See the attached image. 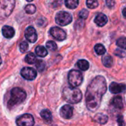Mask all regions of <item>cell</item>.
Listing matches in <instances>:
<instances>
[{
    "label": "cell",
    "instance_id": "1",
    "mask_svg": "<svg viewBox=\"0 0 126 126\" xmlns=\"http://www.w3.org/2000/svg\"><path fill=\"white\" fill-rule=\"evenodd\" d=\"M107 89L106 80L103 76L98 75L91 81L86 92V103L89 111H95L99 108Z\"/></svg>",
    "mask_w": 126,
    "mask_h": 126
},
{
    "label": "cell",
    "instance_id": "2",
    "mask_svg": "<svg viewBox=\"0 0 126 126\" xmlns=\"http://www.w3.org/2000/svg\"><path fill=\"white\" fill-rule=\"evenodd\" d=\"M63 98L67 102L71 104H76L81 101L83 94L80 90L71 87V86H66L63 88L62 92Z\"/></svg>",
    "mask_w": 126,
    "mask_h": 126
},
{
    "label": "cell",
    "instance_id": "3",
    "mask_svg": "<svg viewBox=\"0 0 126 126\" xmlns=\"http://www.w3.org/2000/svg\"><path fill=\"white\" fill-rule=\"evenodd\" d=\"M27 94L24 89L19 87L13 89L10 92V97L7 102V106L11 109L12 107L23 103L25 100Z\"/></svg>",
    "mask_w": 126,
    "mask_h": 126
},
{
    "label": "cell",
    "instance_id": "4",
    "mask_svg": "<svg viewBox=\"0 0 126 126\" xmlns=\"http://www.w3.org/2000/svg\"><path fill=\"white\" fill-rule=\"evenodd\" d=\"M15 7V0H0V19L8 17Z\"/></svg>",
    "mask_w": 126,
    "mask_h": 126
},
{
    "label": "cell",
    "instance_id": "5",
    "mask_svg": "<svg viewBox=\"0 0 126 126\" xmlns=\"http://www.w3.org/2000/svg\"><path fill=\"white\" fill-rule=\"evenodd\" d=\"M83 80V77L80 71L72 69L68 74V81L71 87L75 88L81 85Z\"/></svg>",
    "mask_w": 126,
    "mask_h": 126
},
{
    "label": "cell",
    "instance_id": "6",
    "mask_svg": "<svg viewBox=\"0 0 126 126\" xmlns=\"http://www.w3.org/2000/svg\"><path fill=\"white\" fill-rule=\"evenodd\" d=\"M72 21V17L71 14L65 11H61L55 16V22L61 26H66L69 24Z\"/></svg>",
    "mask_w": 126,
    "mask_h": 126
},
{
    "label": "cell",
    "instance_id": "7",
    "mask_svg": "<svg viewBox=\"0 0 126 126\" xmlns=\"http://www.w3.org/2000/svg\"><path fill=\"white\" fill-rule=\"evenodd\" d=\"M34 124V118L30 114H23L16 120V125L18 126H33Z\"/></svg>",
    "mask_w": 126,
    "mask_h": 126
},
{
    "label": "cell",
    "instance_id": "8",
    "mask_svg": "<svg viewBox=\"0 0 126 126\" xmlns=\"http://www.w3.org/2000/svg\"><path fill=\"white\" fill-rule=\"evenodd\" d=\"M49 33L54 38H55L58 41H63L66 38V32L58 27H52L49 30Z\"/></svg>",
    "mask_w": 126,
    "mask_h": 126
},
{
    "label": "cell",
    "instance_id": "9",
    "mask_svg": "<svg viewBox=\"0 0 126 126\" xmlns=\"http://www.w3.org/2000/svg\"><path fill=\"white\" fill-rule=\"evenodd\" d=\"M21 75L27 80H32L37 76V72L31 67H24L21 70Z\"/></svg>",
    "mask_w": 126,
    "mask_h": 126
},
{
    "label": "cell",
    "instance_id": "10",
    "mask_svg": "<svg viewBox=\"0 0 126 126\" xmlns=\"http://www.w3.org/2000/svg\"><path fill=\"white\" fill-rule=\"evenodd\" d=\"M24 34H25V38L28 41H30L31 43H35L37 41L38 35H37L36 30L34 29V27H28L26 29Z\"/></svg>",
    "mask_w": 126,
    "mask_h": 126
},
{
    "label": "cell",
    "instance_id": "11",
    "mask_svg": "<svg viewBox=\"0 0 126 126\" xmlns=\"http://www.w3.org/2000/svg\"><path fill=\"white\" fill-rule=\"evenodd\" d=\"M60 114L63 119H70L73 115V108L70 105H64L61 109Z\"/></svg>",
    "mask_w": 126,
    "mask_h": 126
},
{
    "label": "cell",
    "instance_id": "12",
    "mask_svg": "<svg viewBox=\"0 0 126 126\" xmlns=\"http://www.w3.org/2000/svg\"><path fill=\"white\" fill-rule=\"evenodd\" d=\"M126 89V86L123 83H117L113 82L109 86V90L112 94H119L124 92Z\"/></svg>",
    "mask_w": 126,
    "mask_h": 126
},
{
    "label": "cell",
    "instance_id": "13",
    "mask_svg": "<svg viewBox=\"0 0 126 126\" xmlns=\"http://www.w3.org/2000/svg\"><path fill=\"white\" fill-rule=\"evenodd\" d=\"M94 22L97 26L103 27L108 22V18L104 13H100L96 16V17L94 18Z\"/></svg>",
    "mask_w": 126,
    "mask_h": 126
},
{
    "label": "cell",
    "instance_id": "14",
    "mask_svg": "<svg viewBox=\"0 0 126 126\" xmlns=\"http://www.w3.org/2000/svg\"><path fill=\"white\" fill-rule=\"evenodd\" d=\"M2 35L7 38H11L14 36V34H15V30L14 29L10 27V26H4L2 27Z\"/></svg>",
    "mask_w": 126,
    "mask_h": 126
},
{
    "label": "cell",
    "instance_id": "15",
    "mask_svg": "<svg viewBox=\"0 0 126 126\" xmlns=\"http://www.w3.org/2000/svg\"><path fill=\"white\" fill-rule=\"evenodd\" d=\"M93 120H94V122H96V123H97L99 124L104 125V124H106L108 122L109 117L106 114H101V113H98V114H97L93 117Z\"/></svg>",
    "mask_w": 126,
    "mask_h": 126
},
{
    "label": "cell",
    "instance_id": "16",
    "mask_svg": "<svg viewBox=\"0 0 126 126\" xmlns=\"http://www.w3.org/2000/svg\"><path fill=\"white\" fill-rule=\"evenodd\" d=\"M111 104L118 109H122L123 108V98L120 96H116L111 100Z\"/></svg>",
    "mask_w": 126,
    "mask_h": 126
},
{
    "label": "cell",
    "instance_id": "17",
    "mask_svg": "<svg viewBox=\"0 0 126 126\" xmlns=\"http://www.w3.org/2000/svg\"><path fill=\"white\" fill-rule=\"evenodd\" d=\"M41 117L47 123H51L52 120V115L50 111L47 110V109H44L42 110L41 111Z\"/></svg>",
    "mask_w": 126,
    "mask_h": 126
},
{
    "label": "cell",
    "instance_id": "18",
    "mask_svg": "<svg viewBox=\"0 0 126 126\" xmlns=\"http://www.w3.org/2000/svg\"><path fill=\"white\" fill-rule=\"evenodd\" d=\"M77 66L82 71H86L89 68V63L86 60H79L77 63Z\"/></svg>",
    "mask_w": 126,
    "mask_h": 126
},
{
    "label": "cell",
    "instance_id": "19",
    "mask_svg": "<svg viewBox=\"0 0 126 126\" xmlns=\"http://www.w3.org/2000/svg\"><path fill=\"white\" fill-rule=\"evenodd\" d=\"M35 54L38 56H39V57L44 58V57L47 55L48 52H47V50L46 49V48L44 47H43V46H38L35 48Z\"/></svg>",
    "mask_w": 126,
    "mask_h": 126
},
{
    "label": "cell",
    "instance_id": "20",
    "mask_svg": "<svg viewBox=\"0 0 126 126\" xmlns=\"http://www.w3.org/2000/svg\"><path fill=\"white\" fill-rule=\"evenodd\" d=\"M102 62L106 67L110 68L113 65V58L111 55H105L102 59Z\"/></svg>",
    "mask_w": 126,
    "mask_h": 126
},
{
    "label": "cell",
    "instance_id": "21",
    "mask_svg": "<svg viewBox=\"0 0 126 126\" xmlns=\"http://www.w3.org/2000/svg\"><path fill=\"white\" fill-rule=\"evenodd\" d=\"M79 4L78 0H65V5L69 9H75Z\"/></svg>",
    "mask_w": 126,
    "mask_h": 126
},
{
    "label": "cell",
    "instance_id": "22",
    "mask_svg": "<svg viewBox=\"0 0 126 126\" xmlns=\"http://www.w3.org/2000/svg\"><path fill=\"white\" fill-rule=\"evenodd\" d=\"M36 61H37L36 56H35V54L32 53V52L28 53V54L26 55V57H25V61H26L27 63H29V64H33V63H35Z\"/></svg>",
    "mask_w": 126,
    "mask_h": 126
},
{
    "label": "cell",
    "instance_id": "23",
    "mask_svg": "<svg viewBox=\"0 0 126 126\" xmlns=\"http://www.w3.org/2000/svg\"><path fill=\"white\" fill-rule=\"evenodd\" d=\"M94 50L98 55H103L106 53V48L101 44H97L94 47Z\"/></svg>",
    "mask_w": 126,
    "mask_h": 126
},
{
    "label": "cell",
    "instance_id": "24",
    "mask_svg": "<svg viewBox=\"0 0 126 126\" xmlns=\"http://www.w3.org/2000/svg\"><path fill=\"white\" fill-rule=\"evenodd\" d=\"M35 63V67L39 72H41L44 70L46 65H45V63L42 60H37Z\"/></svg>",
    "mask_w": 126,
    "mask_h": 126
},
{
    "label": "cell",
    "instance_id": "25",
    "mask_svg": "<svg viewBox=\"0 0 126 126\" xmlns=\"http://www.w3.org/2000/svg\"><path fill=\"white\" fill-rule=\"evenodd\" d=\"M46 47H47V48L49 50H50L52 52H54V51L57 50V48H58L57 47V44L54 41H47V44H46Z\"/></svg>",
    "mask_w": 126,
    "mask_h": 126
},
{
    "label": "cell",
    "instance_id": "26",
    "mask_svg": "<svg viewBox=\"0 0 126 126\" xmlns=\"http://www.w3.org/2000/svg\"><path fill=\"white\" fill-rule=\"evenodd\" d=\"M25 12L27 13V14H33L35 13V10H36V7L34 4H27L25 7Z\"/></svg>",
    "mask_w": 126,
    "mask_h": 126
},
{
    "label": "cell",
    "instance_id": "27",
    "mask_svg": "<svg viewBox=\"0 0 126 126\" xmlns=\"http://www.w3.org/2000/svg\"><path fill=\"white\" fill-rule=\"evenodd\" d=\"M86 5L90 9H94L98 6L97 0H86Z\"/></svg>",
    "mask_w": 126,
    "mask_h": 126
},
{
    "label": "cell",
    "instance_id": "28",
    "mask_svg": "<svg viewBox=\"0 0 126 126\" xmlns=\"http://www.w3.org/2000/svg\"><path fill=\"white\" fill-rule=\"evenodd\" d=\"M117 45L120 47V48L125 49H126V38L125 37H121L117 41Z\"/></svg>",
    "mask_w": 126,
    "mask_h": 126
},
{
    "label": "cell",
    "instance_id": "29",
    "mask_svg": "<svg viewBox=\"0 0 126 126\" xmlns=\"http://www.w3.org/2000/svg\"><path fill=\"white\" fill-rule=\"evenodd\" d=\"M28 47H29V45L27 42L26 41H22L19 45V49L21 52H25L28 49Z\"/></svg>",
    "mask_w": 126,
    "mask_h": 126
},
{
    "label": "cell",
    "instance_id": "30",
    "mask_svg": "<svg viewBox=\"0 0 126 126\" xmlns=\"http://www.w3.org/2000/svg\"><path fill=\"white\" fill-rule=\"evenodd\" d=\"M89 16V11L86 9H83L79 13V17L81 19H86Z\"/></svg>",
    "mask_w": 126,
    "mask_h": 126
},
{
    "label": "cell",
    "instance_id": "31",
    "mask_svg": "<svg viewBox=\"0 0 126 126\" xmlns=\"http://www.w3.org/2000/svg\"><path fill=\"white\" fill-rule=\"evenodd\" d=\"M114 54L118 56V57H120V58H125L126 56V52L124 50H122V49H116L115 52H114Z\"/></svg>",
    "mask_w": 126,
    "mask_h": 126
},
{
    "label": "cell",
    "instance_id": "32",
    "mask_svg": "<svg viewBox=\"0 0 126 126\" xmlns=\"http://www.w3.org/2000/svg\"><path fill=\"white\" fill-rule=\"evenodd\" d=\"M117 123L119 126H125V121L124 118L122 115H118L117 117Z\"/></svg>",
    "mask_w": 126,
    "mask_h": 126
},
{
    "label": "cell",
    "instance_id": "33",
    "mask_svg": "<svg viewBox=\"0 0 126 126\" xmlns=\"http://www.w3.org/2000/svg\"><path fill=\"white\" fill-rule=\"evenodd\" d=\"M106 5L108 6L109 8H113L115 5V1L114 0H106Z\"/></svg>",
    "mask_w": 126,
    "mask_h": 126
},
{
    "label": "cell",
    "instance_id": "34",
    "mask_svg": "<svg viewBox=\"0 0 126 126\" xmlns=\"http://www.w3.org/2000/svg\"><path fill=\"white\" fill-rule=\"evenodd\" d=\"M123 16H124V17H126V8H124V9H123Z\"/></svg>",
    "mask_w": 126,
    "mask_h": 126
},
{
    "label": "cell",
    "instance_id": "35",
    "mask_svg": "<svg viewBox=\"0 0 126 126\" xmlns=\"http://www.w3.org/2000/svg\"><path fill=\"white\" fill-rule=\"evenodd\" d=\"M1 57H0V65H1Z\"/></svg>",
    "mask_w": 126,
    "mask_h": 126
},
{
    "label": "cell",
    "instance_id": "36",
    "mask_svg": "<svg viewBox=\"0 0 126 126\" xmlns=\"http://www.w3.org/2000/svg\"><path fill=\"white\" fill-rule=\"evenodd\" d=\"M27 1H32V0H27Z\"/></svg>",
    "mask_w": 126,
    "mask_h": 126
}]
</instances>
